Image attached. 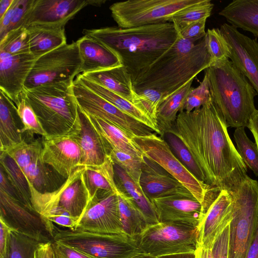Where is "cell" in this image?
Listing matches in <instances>:
<instances>
[{
  "label": "cell",
  "instance_id": "40",
  "mask_svg": "<svg viewBox=\"0 0 258 258\" xmlns=\"http://www.w3.org/2000/svg\"><path fill=\"white\" fill-rule=\"evenodd\" d=\"M0 51L12 55L30 52L27 29L22 26L8 32L0 40Z\"/></svg>",
  "mask_w": 258,
  "mask_h": 258
},
{
  "label": "cell",
  "instance_id": "55",
  "mask_svg": "<svg viewBox=\"0 0 258 258\" xmlns=\"http://www.w3.org/2000/svg\"><path fill=\"white\" fill-rule=\"evenodd\" d=\"M195 258H213L212 247H208L198 244L195 250Z\"/></svg>",
  "mask_w": 258,
  "mask_h": 258
},
{
  "label": "cell",
  "instance_id": "22",
  "mask_svg": "<svg viewBox=\"0 0 258 258\" xmlns=\"http://www.w3.org/2000/svg\"><path fill=\"white\" fill-rule=\"evenodd\" d=\"M79 112L81 129L71 137L78 144L81 150L82 158L80 166L101 165L110 155L111 150L79 107Z\"/></svg>",
  "mask_w": 258,
  "mask_h": 258
},
{
  "label": "cell",
  "instance_id": "37",
  "mask_svg": "<svg viewBox=\"0 0 258 258\" xmlns=\"http://www.w3.org/2000/svg\"><path fill=\"white\" fill-rule=\"evenodd\" d=\"M214 4L210 0H201L197 4L178 12L171 20L177 31L194 22L207 20L211 14Z\"/></svg>",
  "mask_w": 258,
  "mask_h": 258
},
{
  "label": "cell",
  "instance_id": "15",
  "mask_svg": "<svg viewBox=\"0 0 258 258\" xmlns=\"http://www.w3.org/2000/svg\"><path fill=\"white\" fill-rule=\"evenodd\" d=\"M220 30L231 47L229 57L245 76L258 94V42L240 33L237 28L224 23Z\"/></svg>",
  "mask_w": 258,
  "mask_h": 258
},
{
  "label": "cell",
  "instance_id": "17",
  "mask_svg": "<svg viewBox=\"0 0 258 258\" xmlns=\"http://www.w3.org/2000/svg\"><path fill=\"white\" fill-rule=\"evenodd\" d=\"M151 202L159 222H179L198 227L204 216L203 204L192 195H173Z\"/></svg>",
  "mask_w": 258,
  "mask_h": 258
},
{
  "label": "cell",
  "instance_id": "24",
  "mask_svg": "<svg viewBox=\"0 0 258 258\" xmlns=\"http://www.w3.org/2000/svg\"><path fill=\"white\" fill-rule=\"evenodd\" d=\"M82 176L88 195L89 203L117 191L113 162L110 155L101 165L84 166Z\"/></svg>",
  "mask_w": 258,
  "mask_h": 258
},
{
  "label": "cell",
  "instance_id": "38",
  "mask_svg": "<svg viewBox=\"0 0 258 258\" xmlns=\"http://www.w3.org/2000/svg\"><path fill=\"white\" fill-rule=\"evenodd\" d=\"M236 150L243 162L258 176V150L247 136L244 127L236 128L233 134Z\"/></svg>",
  "mask_w": 258,
  "mask_h": 258
},
{
  "label": "cell",
  "instance_id": "4",
  "mask_svg": "<svg viewBox=\"0 0 258 258\" xmlns=\"http://www.w3.org/2000/svg\"><path fill=\"white\" fill-rule=\"evenodd\" d=\"M73 82L48 84L24 89V96L46 134L44 139L72 137L81 129Z\"/></svg>",
  "mask_w": 258,
  "mask_h": 258
},
{
  "label": "cell",
  "instance_id": "20",
  "mask_svg": "<svg viewBox=\"0 0 258 258\" xmlns=\"http://www.w3.org/2000/svg\"><path fill=\"white\" fill-rule=\"evenodd\" d=\"M139 184L150 201L154 199L173 195H192L173 176L145 155L142 160Z\"/></svg>",
  "mask_w": 258,
  "mask_h": 258
},
{
  "label": "cell",
  "instance_id": "3",
  "mask_svg": "<svg viewBox=\"0 0 258 258\" xmlns=\"http://www.w3.org/2000/svg\"><path fill=\"white\" fill-rule=\"evenodd\" d=\"M205 71L212 101L227 127H247L256 110L254 97L258 95L248 79L229 59L215 62Z\"/></svg>",
  "mask_w": 258,
  "mask_h": 258
},
{
  "label": "cell",
  "instance_id": "19",
  "mask_svg": "<svg viewBox=\"0 0 258 258\" xmlns=\"http://www.w3.org/2000/svg\"><path fill=\"white\" fill-rule=\"evenodd\" d=\"M36 59L30 52L12 55L0 51V90L16 106Z\"/></svg>",
  "mask_w": 258,
  "mask_h": 258
},
{
  "label": "cell",
  "instance_id": "29",
  "mask_svg": "<svg viewBox=\"0 0 258 258\" xmlns=\"http://www.w3.org/2000/svg\"><path fill=\"white\" fill-rule=\"evenodd\" d=\"M114 181L117 189L129 197L145 217L149 225L159 223L154 207L140 184L135 181L119 166L113 163Z\"/></svg>",
  "mask_w": 258,
  "mask_h": 258
},
{
  "label": "cell",
  "instance_id": "46",
  "mask_svg": "<svg viewBox=\"0 0 258 258\" xmlns=\"http://www.w3.org/2000/svg\"><path fill=\"white\" fill-rule=\"evenodd\" d=\"M34 0H15V5L7 33L24 26Z\"/></svg>",
  "mask_w": 258,
  "mask_h": 258
},
{
  "label": "cell",
  "instance_id": "21",
  "mask_svg": "<svg viewBox=\"0 0 258 258\" xmlns=\"http://www.w3.org/2000/svg\"><path fill=\"white\" fill-rule=\"evenodd\" d=\"M42 158L61 176L68 178L81 166V152L71 137H63L42 141Z\"/></svg>",
  "mask_w": 258,
  "mask_h": 258
},
{
  "label": "cell",
  "instance_id": "51",
  "mask_svg": "<svg viewBox=\"0 0 258 258\" xmlns=\"http://www.w3.org/2000/svg\"><path fill=\"white\" fill-rule=\"evenodd\" d=\"M0 189L4 190L11 197L18 200L24 205L22 198L8 180L2 166H1L0 169Z\"/></svg>",
  "mask_w": 258,
  "mask_h": 258
},
{
  "label": "cell",
  "instance_id": "25",
  "mask_svg": "<svg viewBox=\"0 0 258 258\" xmlns=\"http://www.w3.org/2000/svg\"><path fill=\"white\" fill-rule=\"evenodd\" d=\"M81 75L133 103L137 92L123 64Z\"/></svg>",
  "mask_w": 258,
  "mask_h": 258
},
{
  "label": "cell",
  "instance_id": "35",
  "mask_svg": "<svg viewBox=\"0 0 258 258\" xmlns=\"http://www.w3.org/2000/svg\"><path fill=\"white\" fill-rule=\"evenodd\" d=\"M1 166L7 178L22 198L24 205L29 209L35 211L32 205L28 181L16 162L6 153L1 151Z\"/></svg>",
  "mask_w": 258,
  "mask_h": 258
},
{
  "label": "cell",
  "instance_id": "8",
  "mask_svg": "<svg viewBox=\"0 0 258 258\" xmlns=\"http://www.w3.org/2000/svg\"><path fill=\"white\" fill-rule=\"evenodd\" d=\"M201 0H128L113 3L109 10L120 28H133L170 22L179 12Z\"/></svg>",
  "mask_w": 258,
  "mask_h": 258
},
{
  "label": "cell",
  "instance_id": "41",
  "mask_svg": "<svg viewBox=\"0 0 258 258\" xmlns=\"http://www.w3.org/2000/svg\"><path fill=\"white\" fill-rule=\"evenodd\" d=\"M16 107L19 119L23 125L22 133H27L30 135L38 134L41 135L43 138H45L46 134L23 92Z\"/></svg>",
  "mask_w": 258,
  "mask_h": 258
},
{
  "label": "cell",
  "instance_id": "32",
  "mask_svg": "<svg viewBox=\"0 0 258 258\" xmlns=\"http://www.w3.org/2000/svg\"><path fill=\"white\" fill-rule=\"evenodd\" d=\"M190 81L176 93L162 102L158 106L156 113V123L160 132V137L169 131L183 108L192 87Z\"/></svg>",
  "mask_w": 258,
  "mask_h": 258
},
{
  "label": "cell",
  "instance_id": "50",
  "mask_svg": "<svg viewBox=\"0 0 258 258\" xmlns=\"http://www.w3.org/2000/svg\"><path fill=\"white\" fill-rule=\"evenodd\" d=\"M11 229L0 219V258H4L8 251Z\"/></svg>",
  "mask_w": 258,
  "mask_h": 258
},
{
  "label": "cell",
  "instance_id": "2",
  "mask_svg": "<svg viewBox=\"0 0 258 258\" xmlns=\"http://www.w3.org/2000/svg\"><path fill=\"white\" fill-rule=\"evenodd\" d=\"M213 63L205 36L194 42L178 34L173 45L133 83V86L136 92L148 89L158 90L163 102Z\"/></svg>",
  "mask_w": 258,
  "mask_h": 258
},
{
  "label": "cell",
  "instance_id": "5",
  "mask_svg": "<svg viewBox=\"0 0 258 258\" xmlns=\"http://www.w3.org/2000/svg\"><path fill=\"white\" fill-rule=\"evenodd\" d=\"M228 191L233 209L228 258H246L258 227V182L247 175Z\"/></svg>",
  "mask_w": 258,
  "mask_h": 258
},
{
  "label": "cell",
  "instance_id": "6",
  "mask_svg": "<svg viewBox=\"0 0 258 258\" xmlns=\"http://www.w3.org/2000/svg\"><path fill=\"white\" fill-rule=\"evenodd\" d=\"M53 242L73 247L94 258H130L140 252L136 239L124 233L60 229L55 226Z\"/></svg>",
  "mask_w": 258,
  "mask_h": 258
},
{
  "label": "cell",
  "instance_id": "44",
  "mask_svg": "<svg viewBox=\"0 0 258 258\" xmlns=\"http://www.w3.org/2000/svg\"><path fill=\"white\" fill-rule=\"evenodd\" d=\"M110 156L114 163L122 168L135 181L139 184L143 158L114 149L111 151Z\"/></svg>",
  "mask_w": 258,
  "mask_h": 258
},
{
  "label": "cell",
  "instance_id": "60",
  "mask_svg": "<svg viewBox=\"0 0 258 258\" xmlns=\"http://www.w3.org/2000/svg\"><path fill=\"white\" fill-rule=\"evenodd\" d=\"M50 258H60L53 246Z\"/></svg>",
  "mask_w": 258,
  "mask_h": 258
},
{
  "label": "cell",
  "instance_id": "27",
  "mask_svg": "<svg viewBox=\"0 0 258 258\" xmlns=\"http://www.w3.org/2000/svg\"><path fill=\"white\" fill-rule=\"evenodd\" d=\"M219 15L230 25L258 37V0L233 1Z\"/></svg>",
  "mask_w": 258,
  "mask_h": 258
},
{
  "label": "cell",
  "instance_id": "33",
  "mask_svg": "<svg viewBox=\"0 0 258 258\" xmlns=\"http://www.w3.org/2000/svg\"><path fill=\"white\" fill-rule=\"evenodd\" d=\"M116 194L123 232L136 238L146 229L149 224L129 197L117 188Z\"/></svg>",
  "mask_w": 258,
  "mask_h": 258
},
{
  "label": "cell",
  "instance_id": "53",
  "mask_svg": "<svg viewBox=\"0 0 258 258\" xmlns=\"http://www.w3.org/2000/svg\"><path fill=\"white\" fill-rule=\"evenodd\" d=\"M52 243H39L34 252V258H50L52 250Z\"/></svg>",
  "mask_w": 258,
  "mask_h": 258
},
{
  "label": "cell",
  "instance_id": "10",
  "mask_svg": "<svg viewBox=\"0 0 258 258\" xmlns=\"http://www.w3.org/2000/svg\"><path fill=\"white\" fill-rule=\"evenodd\" d=\"M84 167H78L59 187L50 192H40L29 184L31 202L35 211L47 218L52 211L60 207L77 222L89 204L82 176Z\"/></svg>",
  "mask_w": 258,
  "mask_h": 258
},
{
  "label": "cell",
  "instance_id": "7",
  "mask_svg": "<svg viewBox=\"0 0 258 258\" xmlns=\"http://www.w3.org/2000/svg\"><path fill=\"white\" fill-rule=\"evenodd\" d=\"M140 252L156 257L195 252L197 227L179 222H159L149 225L136 238Z\"/></svg>",
  "mask_w": 258,
  "mask_h": 258
},
{
  "label": "cell",
  "instance_id": "31",
  "mask_svg": "<svg viewBox=\"0 0 258 258\" xmlns=\"http://www.w3.org/2000/svg\"><path fill=\"white\" fill-rule=\"evenodd\" d=\"M17 115L16 105L0 91L1 151H5L24 141L21 130L17 126L15 116Z\"/></svg>",
  "mask_w": 258,
  "mask_h": 258
},
{
  "label": "cell",
  "instance_id": "47",
  "mask_svg": "<svg viewBox=\"0 0 258 258\" xmlns=\"http://www.w3.org/2000/svg\"><path fill=\"white\" fill-rule=\"evenodd\" d=\"M206 20H203L189 24L177 31L178 33L185 39L196 42L206 35Z\"/></svg>",
  "mask_w": 258,
  "mask_h": 258
},
{
  "label": "cell",
  "instance_id": "52",
  "mask_svg": "<svg viewBox=\"0 0 258 258\" xmlns=\"http://www.w3.org/2000/svg\"><path fill=\"white\" fill-rule=\"evenodd\" d=\"M51 222L59 226L73 230L76 224V221L70 216L58 215L52 216L48 219Z\"/></svg>",
  "mask_w": 258,
  "mask_h": 258
},
{
  "label": "cell",
  "instance_id": "58",
  "mask_svg": "<svg viewBox=\"0 0 258 258\" xmlns=\"http://www.w3.org/2000/svg\"><path fill=\"white\" fill-rule=\"evenodd\" d=\"M160 258H195V252L181 253L159 257Z\"/></svg>",
  "mask_w": 258,
  "mask_h": 258
},
{
  "label": "cell",
  "instance_id": "26",
  "mask_svg": "<svg viewBox=\"0 0 258 258\" xmlns=\"http://www.w3.org/2000/svg\"><path fill=\"white\" fill-rule=\"evenodd\" d=\"M111 151L123 152L142 159L143 154L133 136L114 124L84 112Z\"/></svg>",
  "mask_w": 258,
  "mask_h": 258
},
{
  "label": "cell",
  "instance_id": "54",
  "mask_svg": "<svg viewBox=\"0 0 258 258\" xmlns=\"http://www.w3.org/2000/svg\"><path fill=\"white\" fill-rule=\"evenodd\" d=\"M247 127L253 135L258 150V110L256 109L250 117Z\"/></svg>",
  "mask_w": 258,
  "mask_h": 258
},
{
  "label": "cell",
  "instance_id": "57",
  "mask_svg": "<svg viewBox=\"0 0 258 258\" xmlns=\"http://www.w3.org/2000/svg\"><path fill=\"white\" fill-rule=\"evenodd\" d=\"M14 0L0 1V19H1L11 6Z\"/></svg>",
  "mask_w": 258,
  "mask_h": 258
},
{
  "label": "cell",
  "instance_id": "11",
  "mask_svg": "<svg viewBox=\"0 0 258 258\" xmlns=\"http://www.w3.org/2000/svg\"><path fill=\"white\" fill-rule=\"evenodd\" d=\"M157 135L133 136L132 138L144 155L173 176L203 204L211 185L197 179L176 158L166 141Z\"/></svg>",
  "mask_w": 258,
  "mask_h": 258
},
{
  "label": "cell",
  "instance_id": "9",
  "mask_svg": "<svg viewBox=\"0 0 258 258\" xmlns=\"http://www.w3.org/2000/svg\"><path fill=\"white\" fill-rule=\"evenodd\" d=\"M82 61L77 41L65 44L37 58L24 89L63 82H73L80 74Z\"/></svg>",
  "mask_w": 258,
  "mask_h": 258
},
{
  "label": "cell",
  "instance_id": "59",
  "mask_svg": "<svg viewBox=\"0 0 258 258\" xmlns=\"http://www.w3.org/2000/svg\"><path fill=\"white\" fill-rule=\"evenodd\" d=\"M130 258H160L156 256H154L148 254L139 252L138 253Z\"/></svg>",
  "mask_w": 258,
  "mask_h": 258
},
{
  "label": "cell",
  "instance_id": "42",
  "mask_svg": "<svg viewBox=\"0 0 258 258\" xmlns=\"http://www.w3.org/2000/svg\"><path fill=\"white\" fill-rule=\"evenodd\" d=\"M39 243L35 239L11 231L9 248L4 258H34Z\"/></svg>",
  "mask_w": 258,
  "mask_h": 258
},
{
  "label": "cell",
  "instance_id": "14",
  "mask_svg": "<svg viewBox=\"0 0 258 258\" xmlns=\"http://www.w3.org/2000/svg\"><path fill=\"white\" fill-rule=\"evenodd\" d=\"M103 0H34L24 27L31 25L64 27L88 6H100Z\"/></svg>",
  "mask_w": 258,
  "mask_h": 258
},
{
  "label": "cell",
  "instance_id": "13",
  "mask_svg": "<svg viewBox=\"0 0 258 258\" xmlns=\"http://www.w3.org/2000/svg\"><path fill=\"white\" fill-rule=\"evenodd\" d=\"M73 91L79 107L86 114L110 122L134 136H146L157 133L153 128L125 113L76 79L73 82Z\"/></svg>",
  "mask_w": 258,
  "mask_h": 258
},
{
  "label": "cell",
  "instance_id": "45",
  "mask_svg": "<svg viewBox=\"0 0 258 258\" xmlns=\"http://www.w3.org/2000/svg\"><path fill=\"white\" fill-rule=\"evenodd\" d=\"M212 100L209 89V79L207 73L205 71L204 78L200 85L196 88H192L188 93L183 111L190 112L195 109L202 106Z\"/></svg>",
  "mask_w": 258,
  "mask_h": 258
},
{
  "label": "cell",
  "instance_id": "48",
  "mask_svg": "<svg viewBox=\"0 0 258 258\" xmlns=\"http://www.w3.org/2000/svg\"><path fill=\"white\" fill-rule=\"evenodd\" d=\"M229 225L216 237L212 247L213 258H228Z\"/></svg>",
  "mask_w": 258,
  "mask_h": 258
},
{
  "label": "cell",
  "instance_id": "28",
  "mask_svg": "<svg viewBox=\"0 0 258 258\" xmlns=\"http://www.w3.org/2000/svg\"><path fill=\"white\" fill-rule=\"evenodd\" d=\"M26 28L30 52L36 58L67 43L64 27L31 25Z\"/></svg>",
  "mask_w": 258,
  "mask_h": 258
},
{
  "label": "cell",
  "instance_id": "30",
  "mask_svg": "<svg viewBox=\"0 0 258 258\" xmlns=\"http://www.w3.org/2000/svg\"><path fill=\"white\" fill-rule=\"evenodd\" d=\"M76 79L125 113L150 126L160 136L156 123L133 103L114 92L88 80L81 74L78 75Z\"/></svg>",
  "mask_w": 258,
  "mask_h": 258
},
{
  "label": "cell",
  "instance_id": "12",
  "mask_svg": "<svg viewBox=\"0 0 258 258\" xmlns=\"http://www.w3.org/2000/svg\"><path fill=\"white\" fill-rule=\"evenodd\" d=\"M0 219L12 231L40 243L53 242L55 226L36 211L0 189Z\"/></svg>",
  "mask_w": 258,
  "mask_h": 258
},
{
  "label": "cell",
  "instance_id": "36",
  "mask_svg": "<svg viewBox=\"0 0 258 258\" xmlns=\"http://www.w3.org/2000/svg\"><path fill=\"white\" fill-rule=\"evenodd\" d=\"M162 137L180 163L199 180L206 183V177L183 142L174 134L167 132Z\"/></svg>",
  "mask_w": 258,
  "mask_h": 258
},
{
  "label": "cell",
  "instance_id": "18",
  "mask_svg": "<svg viewBox=\"0 0 258 258\" xmlns=\"http://www.w3.org/2000/svg\"><path fill=\"white\" fill-rule=\"evenodd\" d=\"M233 213L230 194L217 187L213 199L198 227V244L212 247L216 237L230 224Z\"/></svg>",
  "mask_w": 258,
  "mask_h": 258
},
{
  "label": "cell",
  "instance_id": "1",
  "mask_svg": "<svg viewBox=\"0 0 258 258\" xmlns=\"http://www.w3.org/2000/svg\"><path fill=\"white\" fill-rule=\"evenodd\" d=\"M83 34L115 52L133 83L173 45L178 36L171 22L127 28L85 29Z\"/></svg>",
  "mask_w": 258,
  "mask_h": 258
},
{
  "label": "cell",
  "instance_id": "34",
  "mask_svg": "<svg viewBox=\"0 0 258 258\" xmlns=\"http://www.w3.org/2000/svg\"><path fill=\"white\" fill-rule=\"evenodd\" d=\"M42 158V153L35 156L24 168L21 169L29 184L42 193L50 192L55 185L52 171Z\"/></svg>",
  "mask_w": 258,
  "mask_h": 258
},
{
  "label": "cell",
  "instance_id": "56",
  "mask_svg": "<svg viewBox=\"0 0 258 258\" xmlns=\"http://www.w3.org/2000/svg\"><path fill=\"white\" fill-rule=\"evenodd\" d=\"M246 258H258V227Z\"/></svg>",
  "mask_w": 258,
  "mask_h": 258
},
{
  "label": "cell",
  "instance_id": "43",
  "mask_svg": "<svg viewBox=\"0 0 258 258\" xmlns=\"http://www.w3.org/2000/svg\"><path fill=\"white\" fill-rule=\"evenodd\" d=\"M162 101L163 96L159 91L155 89H148L137 92L133 103L157 124V110Z\"/></svg>",
  "mask_w": 258,
  "mask_h": 258
},
{
  "label": "cell",
  "instance_id": "39",
  "mask_svg": "<svg viewBox=\"0 0 258 258\" xmlns=\"http://www.w3.org/2000/svg\"><path fill=\"white\" fill-rule=\"evenodd\" d=\"M207 50L214 63L229 59L231 47L220 29H208L205 35Z\"/></svg>",
  "mask_w": 258,
  "mask_h": 258
},
{
  "label": "cell",
  "instance_id": "16",
  "mask_svg": "<svg viewBox=\"0 0 258 258\" xmlns=\"http://www.w3.org/2000/svg\"><path fill=\"white\" fill-rule=\"evenodd\" d=\"M74 229L100 233H124L116 192L89 203Z\"/></svg>",
  "mask_w": 258,
  "mask_h": 258
},
{
  "label": "cell",
  "instance_id": "23",
  "mask_svg": "<svg viewBox=\"0 0 258 258\" xmlns=\"http://www.w3.org/2000/svg\"><path fill=\"white\" fill-rule=\"evenodd\" d=\"M76 41L82 61L80 74L123 64L115 52L90 37L84 35Z\"/></svg>",
  "mask_w": 258,
  "mask_h": 258
},
{
  "label": "cell",
  "instance_id": "49",
  "mask_svg": "<svg viewBox=\"0 0 258 258\" xmlns=\"http://www.w3.org/2000/svg\"><path fill=\"white\" fill-rule=\"evenodd\" d=\"M52 246L60 258H94L73 247L53 242Z\"/></svg>",
  "mask_w": 258,
  "mask_h": 258
}]
</instances>
